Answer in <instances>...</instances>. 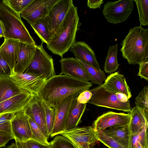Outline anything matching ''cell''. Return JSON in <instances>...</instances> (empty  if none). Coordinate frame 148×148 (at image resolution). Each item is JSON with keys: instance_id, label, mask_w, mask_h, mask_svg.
Returning <instances> with one entry per match:
<instances>
[{"instance_id": "6da1fadb", "label": "cell", "mask_w": 148, "mask_h": 148, "mask_svg": "<svg viewBox=\"0 0 148 148\" xmlns=\"http://www.w3.org/2000/svg\"><path fill=\"white\" fill-rule=\"evenodd\" d=\"M92 86L91 82L76 79L67 75H56L47 80L37 95L48 105L55 107L62 99L88 90Z\"/></svg>"}, {"instance_id": "7a4b0ae2", "label": "cell", "mask_w": 148, "mask_h": 148, "mask_svg": "<svg viewBox=\"0 0 148 148\" xmlns=\"http://www.w3.org/2000/svg\"><path fill=\"white\" fill-rule=\"evenodd\" d=\"M81 24L77 7L73 4L49 42L47 48L53 53L63 58L76 42L77 32Z\"/></svg>"}, {"instance_id": "3957f363", "label": "cell", "mask_w": 148, "mask_h": 148, "mask_svg": "<svg viewBox=\"0 0 148 148\" xmlns=\"http://www.w3.org/2000/svg\"><path fill=\"white\" fill-rule=\"evenodd\" d=\"M121 45L122 56L128 63L139 64L148 58V29L141 25L131 28Z\"/></svg>"}, {"instance_id": "277c9868", "label": "cell", "mask_w": 148, "mask_h": 148, "mask_svg": "<svg viewBox=\"0 0 148 148\" xmlns=\"http://www.w3.org/2000/svg\"><path fill=\"white\" fill-rule=\"evenodd\" d=\"M0 21L4 29V39L16 40L28 44L36 45L22 21L20 14L3 1H0Z\"/></svg>"}, {"instance_id": "5b68a950", "label": "cell", "mask_w": 148, "mask_h": 148, "mask_svg": "<svg viewBox=\"0 0 148 148\" xmlns=\"http://www.w3.org/2000/svg\"><path fill=\"white\" fill-rule=\"evenodd\" d=\"M92 96L88 103L95 106L121 110L130 113L132 110L130 101L125 103L119 101L115 92L103 84L89 90Z\"/></svg>"}, {"instance_id": "8992f818", "label": "cell", "mask_w": 148, "mask_h": 148, "mask_svg": "<svg viewBox=\"0 0 148 148\" xmlns=\"http://www.w3.org/2000/svg\"><path fill=\"white\" fill-rule=\"evenodd\" d=\"M23 73L41 75L46 80L56 75L53 59L45 50L42 43L37 45L33 59Z\"/></svg>"}, {"instance_id": "52a82bcc", "label": "cell", "mask_w": 148, "mask_h": 148, "mask_svg": "<svg viewBox=\"0 0 148 148\" xmlns=\"http://www.w3.org/2000/svg\"><path fill=\"white\" fill-rule=\"evenodd\" d=\"M134 0H120L108 1L105 3L103 14L107 21L116 24L125 21L132 13L134 8Z\"/></svg>"}, {"instance_id": "ba28073f", "label": "cell", "mask_w": 148, "mask_h": 148, "mask_svg": "<svg viewBox=\"0 0 148 148\" xmlns=\"http://www.w3.org/2000/svg\"><path fill=\"white\" fill-rule=\"evenodd\" d=\"M60 134L70 140L78 148H94L99 141L92 126L76 127Z\"/></svg>"}, {"instance_id": "9c48e42d", "label": "cell", "mask_w": 148, "mask_h": 148, "mask_svg": "<svg viewBox=\"0 0 148 148\" xmlns=\"http://www.w3.org/2000/svg\"><path fill=\"white\" fill-rule=\"evenodd\" d=\"M59 0H33L20 14L21 17L30 25L45 18L49 11Z\"/></svg>"}, {"instance_id": "30bf717a", "label": "cell", "mask_w": 148, "mask_h": 148, "mask_svg": "<svg viewBox=\"0 0 148 148\" xmlns=\"http://www.w3.org/2000/svg\"><path fill=\"white\" fill-rule=\"evenodd\" d=\"M73 4L72 0H59L49 11L45 19L51 38Z\"/></svg>"}, {"instance_id": "8fae6325", "label": "cell", "mask_w": 148, "mask_h": 148, "mask_svg": "<svg viewBox=\"0 0 148 148\" xmlns=\"http://www.w3.org/2000/svg\"><path fill=\"white\" fill-rule=\"evenodd\" d=\"M130 118L129 113L108 111L99 116L94 121L92 126L97 132L125 126L129 124Z\"/></svg>"}, {"instance_id": "7c38bea8", "label": "cell", "mask_w": 148, "mask_h": 148, "mask_svg": "<svg viewBox=\"0 0 148 148\" xmlns=\"http://www.w3.org/2000/svg\"><path fill=\"white\" fill-rule=\"evenodd\" d=\"M29 118L23 109L15 113L11 121L12 133L15 140L26 142L31 139L32 132Z\"/></svg>"}, {"instance_id": "4fadbf2b", "label": "cell", "mask_w": 148, "mask_h": 148, "mask_svg": "<svg viewBox=\"0 0 148 148\" xmlns=\"http://www.w3.org/2000/svg\"><path fill=\"white\" fill-rule=\"evenodd\" d=\"M79 93L70 95L61 100L55 107L56 114L55 122L50 136L52 138L65 131V125L68 113L73 100Z\"/></svg>"}, {"instance_id": "5bb4252c", "label": "cell", "mask_w": 148, "mask_h": 148, "mask_svg": "<svg viewBox=\"0 0 148 148\" xmlns=\"http://www.w3.org/2000/svg\"><path fill=\"white\" fill-rule=\"evenodd\" d=\"M26 114L38 125L45 136L48 139L45 114L42 100L35 94L30 102L23 109Z\"/></svg>"}, {"instance_id": "9a60e30c", "label": "cell", "mask_w": 148, "mask_h": 148, "mask_svg": "<svg viewBox=\"0 0 148 148\" xmlns=\"http://www.w3.org/2000/svg\"><path fill=\"white\" fill-rule=\"evenodd\" d=\"M9 77L22 89L34 94L38 93L47 81L42 76L27 73H13Z\"/></svg>"}, {"instance_id": "2e32d148", "label": "cell", "mask_w": 148, "mask_h": 148, "mask_svg": "<svg viewBox=\"0 0 148 148\" xmlns=\"http://www.w3.org/2000/svg\"><path fill=\"white\" fill-rule=\"evenodd\" d=\"M61 75L69 76L75 79L86 82L90 81L86 70L77 59L73 57L62 58L59 60Z\"/></svg>"}, {"instance_id": "e0dca14e", "label": "cell", "mask_w": 148, "mask_h": 148, "mask_svg": "<svg viewBox=\"0 0 148 148\" xmlns=\"http://www.w3.org/2000/svg\"><path fill=\"white\" fill-rule=\"evenodd\" d=\"M35 94L26 90L0 103V115L6 113H15L23 110Z\"/></svg>"}, {"instance_id": "ac0fdd59", "label": "cell", "mask_w": 148, "mask_h": 148, "mask_svg": "<svg viewBox=\"0 0 148 148\" xmlns=\"http://www.w3.org/2000/svg\"><path fill=\"white\" fill-rule=\"evenodd\" d=\"M69 50L74 54L77 59L98 70H101L95 52L85 42H76Z\"/></svg>"}, {"instance_id": "d6986e66", "label": "cell", "mask_w": 148, "mask_h": 148, "mask_svg": "<svg viewBox=\"0 0 148 148\" xmlns=\"http://www.w3.org/2000/svg\"><path fill=\"white\" fill-rule=\"evenodd\" d=\"M21 45V42L18 40L5 39L0 47V54L12 72L19 54Z\"/></svg>"}, {"instance_id": "ffe728a7", "label": "cell", "mask_w": 148, "mask_h": 148, "mask_svg": "<svg viewBox=\"0 0 148 148\" xmlns=\"http://www.w3.org/2000/svg\"><path fill=\"white\" fill-rule=\"evenodd\" d=\"M37 45L21 42L19 54L13 73H23L28 67L33 59Z\"/></svg>"}, {"instance_id": "44dd1931", "label": "cell", "mask_w": 148, "mask_h": 148, "mask_svg": "<svg viewBox=\"0 0 148 148\" xmlns=\"http://www.w3.org/2000/svg\"><path fill=\"white\" fill-rule=\"evenodd\" d=\"M103 84L115 92L125 95L129 99L132 96L125 78L118 72L111 73L108 76Z\"/></svg>"}, {"instance_id": "7402d4cb", "label": "cell", "mask_w": 148, "mask_h": 148, "mask_svg": "<svg viewBox=\"0 0 148 148\" xmlns=\"http://www.w3.org/2000/svg\"><path fill=\"white\" fill-rule=\"evenodd\" d=\"M77 98L73 100L69 109L65 123V131L77 127L82 122L81 118L86 109V103H79Z\"/></svg>"}, {"instance_id": "603a6c76", "label": "cell", "mask_w": 148, "mask_h": 148, "mask_svg": "<svg viewBox=\"0 0 148 148\" xmlns=\"http://www.w3.org/2000/svg\"><path fill=\"white\" fill-rule=\"evenodd\" d=\"M131 116L129 124L131 134H134L148 127V114L136 106L129 113Z\"/></svg>"}, {"instance_id": "cb8c5ba5", "label": "cell", "mask_w": 148, "mask_h": 148, "mask_svg": "<svg viewBox=\"0 0 148 148\" xmlns=\"http://www.w3.org/2000/svg\"><path fill=\"white\" fill-rule=\"evenodd\" d=\"M25 91L10 77L0 78V103Z\"/></svg>"}, {"instance_id": "d4e9b609", "label": "cell", "mask_w": 148, "mask_h": 148, "mask_svg": "<svg viewBox=\"0 0 148 148\" xmlns=\"http://www.w3.org/2000/svg\"><path fill=\"white\" fill-rule=\"evenodd\" d=\"M101 131L115 139L126 148H130L131 134L129 125Z\"/></svg>"}, {"instance_id": "484cf974", "label": "cell", "mask_w": 148, "mask_h": 148, "mask_svg": "<svg viewBox=\"0 0 148 148\" xmlns=\"http://www.w3.org/2000/svg\"><path fill=\"white\" fill-rule=\"evenodd\" d=\"M118 50L117 44L113 46H109L104 67V70L107 73H112L118 69L120 64L117 61Z\"/></svg>"}, {"instance_id": "4316f807", "label": "cell", "mask_w": 148, "mask_h": 148, "mask_svg": "<svg viewBox=\"0 0 148 148\" xmlns=\"http://www.w3.org/2000/svg\"><path fill=\"white\" fill-rule=\"evenodd\" d=\"M42 43H48L51 37L45 18L38 20L31 25Z\"/></svg>"}, {"instance_id": "83f0119b", "label": "cell", "mask_w": 148, "mask_h": 148, "mask_svg": "<svg viewBox=\"0 0 148 148\" xmlns=\"http://www.w3.org/2000/svg\"><path fill=\"white\" fill-rule=\"evenodd\" d=\"M77 60L83 65L86 70L90 77L92 83L94 84H98L99 86L103 84V82L106 78V75L103 71L101 70H98L86 64L79 60Z\"/></svg>"}, {"instance_id": "f1b7e54d", "label": "cell", "mask_w": 148, "mask_h": 148, "mask_svg": "<svg viewBox=\"0 0 148 148\" xmlns=\"http://www.w3.org/2000/svg\"><path fill=\"white\" fill-rule=\"evenodd\" d=\"M148 127H146L139 132L131 134L130 148H136L140 144L143 148H148Z\"/></svg>"}, {"instance_id": "f546056e", "label": "cell", "mask_w": 148, "mask_h": 148, "mask_svg": "<svg viewBox=\"0 0 148 148\" xmlns=\"http://www.w3.org/2000/svg\"><path fill=\"white\" fill-rule=\"evenodd\" d=\"M42 102L45 112L46 122L48 133L49 136H50L55 121L56 108L55 107L50 106L42 100Z\"/></svg>"}, {"instance_id": "4dcf8cb0", "label": "cell", "mask_w": 148, "mask_h": 148, "mask_svg": "<svg viewBox=\"0 0 148 148\" xmlns=\"http://www.w3.org/2000/svg\"><path fill=\"white\" fill-rule=\"evenodd\" d=\"M136 5L140 25H148V0H134Z\"/></svg>"}, {"instance_id": "1f68e13d", "label": "cell", "mask_w": 148, "mask_h": 148, "mask_svg": "<svg viewBox=\"0 0 148 148\" xmlns=\"http://www.w3.org/2000/svg\"><path fill=\"white\" fill-rule=\"evenodd\" d=\"M29 120L32 132V136L31 140L42 144H49L50 143L48 142V139L43 134L37 124L29 118Z\"/></svg>"}, {"instance_id": "d6a6232c", "label": "cell", "mask_w": 148, "mask_h": 148, "mask_svg": "<svg viewBox=\"0 0 148 148\" xmlns=\"http://www.w3.org/2000/svg\"><path fill=\"white\" fill-rule=\"evenodd\" d=\"M135 106L148 114V86H145L136 97Z\"/></svg>"}, {"instance_id": "836d02e7", "label": "cell", "mask_w": 148, "mask_h": 148, "mask_svg": "<svg viewBox=\"0 0 148 148\" xmlns=\"http://www.w3.org/2000/svg\"><path fill=\"white\" fill-rule=\"evenodd\" d=\"M99 141L109 148H126L123 145L101 131L96 132Z\"/></svg>"}, {"instance_id": "e575fe53", "label": "cell", "mask_w": 148, "mask_h": 148, "mask_svg": "<svg viewBox=\"0 0 148 148\" xmlns=\"http://www.w3.org/2000/svg\"><path fill=\"white\" fill-rule=\"evenodd\" d=\"M50 144L52 148H78L69 139L62 135L55 136Z\"/></svg>"}, {"instance_id": "d590c367", "label": "cell", "mask_w": 148, "mask_h": 148, "mask_svg": "<svg viewBox=\"0 0 148 148\" xmlns=\"http://www.w3.org/2000/svg\"><path fill=\"white\" fill-rule=\"evenodd\" d=\"M33 0H3L7 4L16 12L20 14Z\"/></svg>"}, {"instance_id": "8d00e7d4", "label": "cell", "mask_w": 148, "mask_h": 148, "mask_svg": "<svg viewBox=\"0 0 148 148\" xmlns=\"http://www.w3.org/2000/svg\"><path fill=\"white\" fill-rule=\"evenodd\" d=\"M12 73L10 66L0 54V78L9 77Z\"/></svg>"}, {"instance_id": "74e56055", "label": "cell", "mask_w": 148, "mask_h": 148, "mask_svg": "<svg viewBox=\"0 0 148 148\" xmlns=\"http://www.w3.org/2000/svg\"><path fill=\"white\" fill-rule=\"evenodd\" d=\"M139 71L137 75L141 78L148 80V58L139 64Z\"/></svg>"}, {"instance_id": "f35d334b", "label": "cell", "mask_w": 148, "mask_h": 148, "mask_svg": "<svg viewBox=\"0 0 148 148\" xmlns=\"http://www.w3.org/2000/svg\"><path fill=\"white\" fill-rule=\"evenodd\" d=\"M92 95V92L89 90L84 91L79 93L77 96V101L80 103H87L91 99Z\"/></svg>"}, {"instance_id": "ab89813d", "label": "cell", "mask_w": 148, "mask_h": 148, "mask_svg": "<svg viewBox=\"0 0 148 148\" xmlns=\"http://www.w3.org/2000/svg\"><path fill=\"white\" fill-rule=\"evenodd\" d=\"M14 139L12 134L0 131V148L5 147L10 140Z\"/></svg>"}, {"instance_id": "60d3db41", "label": "cell", "mask_w": 148, "mask_h": 148, "mask_svg": "<svg viewBox=\"0 0 148 148\" xmlns=\"http://www.w3.org/2000/svg\"><path fill=\"white\" fill-rule=\"evenodd\" d=\"M26 144L28 148H52L50 143L45 145L31 140L27 141Z\"/></svg>"}, {"instance_id": "b9f144b4", "label": "cell", "mask_w": 148, "mask_h": 148, "mask_svg": "<svg viewBox=\"0 0 148 148\" xmlns=\"http://www.w3.org/2000/svg\"><path fill=\"white\" fill-rule=\"evenodd\" d=\"M103 3V0H88L87 1V5L88 7L90 9H100L101 5Z\"/></svg>"}, {"instance_id": "7bdbcfd3", "label": "cell", "mask_w": 148, "mask_h": 148, "mask_svg": "<svg viewBox=\"0 0 148 148\" xmlns=\"http://www.w3.org/2000/svg\"><path fill=\"white\" fill-rule=\"evenodd\" d=\"M15 113H6L0 115V124L11 121Z\"/></svg>"}, {"instance_id": "ee69618b", "label": "cell", "mask_w": 148, "mask_h": 148, "mask_svg": "<svg viewBox=\"0 0 148 148\" xmlns=\"http://www.w3.org/2000/svg\"><path fill=\"white\" fill-rule=\"evenodd\" d=\"M0 131L12 134L11 121L0 124Z\"/></svg>"}, {"instance_id": "f6af8a7d", "label": "cell", "mask_w": 148, "mask_h": 148, "mask_svg": "<svg viewBox=\"0 0 148 148\" xmlns=\"http://www.w3.org/2000/svg\"><path fill=\"white\" fill-rule=\"evenodd\" d=\"M115 95L117 99L120 102L123 103H125L127 102L129 99L125 95L118 92H116Z\"/></svg>"}, {"instance_id": "bcb514c9", "label": "cell", "mask_w": 148, "mask_h": 148, "mask_svg": "<svg viewBox=\"0 0 148 148\" xmlns=\"http://www.w3.org/2000/svg\"><path fill=\"white\" fill-rule=\"evenodd\" d=\"M4 29L3 25L0 21V38L4 36Z\"/></svg>"}, {"instance_id": "7dc6e473", "label": "cell", "mask_w": 148, "mask_h": 148, "mask_svg": "<svg viewBox=\"0 0 148 148\" xmlns=\"http://www.w3.org/2000/svg\"><path fill=\"white\" fill-rule=\"evenodd\" d=\"M7 148H18L15 143H12L11 145L8 146Z\"/></svg>"}, {"instance_id": "c3c4849f", "label": "cell", "mask_w": 148, "mask_h": 148, "mask_svg": "<svg viewBox=\"0 0 148 148\" xmlns=\"http://www.w3.org/2000/svg\"><path fill=\"white\" fill-rule=\"evenodd\" d=\"M15 143L16 145L18 148H22L20 142L16 140Z\"/></svg>"}, {"instance_id": "681fc988", "label": "cell", "mask_w": 148, "mask_h": 148, "mask_svg": "<svg viewBox=\"0 0 148 148\" xmlns=\"http://www.w3.org/2000/svg\"><path fill=\"white\" fill-rule=\"evenodd\" d=\"M20 143L22 148H28L26 145V142H20Z\"/></svg>"}, {"instance_id": "f907efd6", "label": "cell", "mask_w": 148, "mask_h": 148, "mask_svg": "<svg viewBox=\"0 0 148 148\" xmlns=\"http://www.w3.org/2000/svg\"><path fill=\"white\" fill-rule=\"evenodd\" d=\"M136 148H143L142 145L140 144H138L136 147Z\"/></svg>"}]
</instances>
